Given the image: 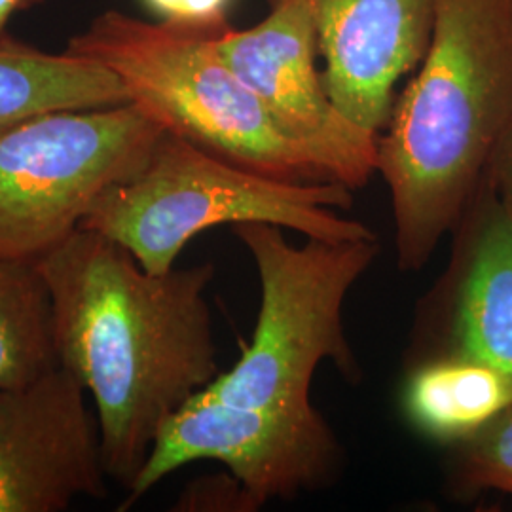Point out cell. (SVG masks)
<instances>
[{"label":"cell","instance_id":"1","mask_svg":"<svg viewBox=\"0 0 512 512\" xmlns=\"http://www.w3.org/2000/svg\"><path fill=\"white\" fill-rule=\"evenodd\" d=\"M37 264L59 366L92 393L105 473L129 486L164 421L220 374L205 298L215 264L150 274L86 228Z\"/></svg>","mask_w":512,"mask_h":512},{"label":"cell","instance_id":"2","mask_svg":"<svg viewBox=\"0 0 512 512\" xmlns=\"http://www.w3.org/2000/svg\"><path fill=\"white\" fill-rule=\"evenodd\" d=\"M511 114L512 0H437L420 69L378 135L401 270H421L456 228Z\"/></svg>","mask_w":512,"mask_h":512},{"label":"cell","instance_id":"3","mask_svg":"<svg viewBox=\"0 0 512 512\" xmlns=\"http://www.w3.org/2000/svg\"><path fill=\"white\" fill-rule=\"evenodd\" d=\"M220 31L147 23L110 10L76 35L67 52L110 69L133 103L217 158L279 181L336 183L220 57L213 44Z\"/></svg>","mask_w":512,"mask_h":512},{"label":"cell","instance_id":"4","mask_svg":"<svg viewBox=\"0 0 512 512\" xmlns=\"http://www.w3.org/2000/svg\"><path fill=\"white\" fill-rule=\"evenodd\" d=\"M351 205L344 184L272 179L165 129L141 167L109 186L80 228L124 245L150 274H165L190 239L220 224L270 222L306 238L376 239L366 224L338 213Z\"/></svg>","mask_w":512,"mask_h":512},{"label":"cell","instance_id":"5","mask_svg":"<svg viewBox=\"0 0 512 512\" xmlns=\"http://www.w3.org/2000/svg\"><path fill=\"white\" fill-rule=\"evenodd\" d=\"M232 232L253 256L260 279L255 334L234 368L196 395L234 406L311 403V380L323 361L353 380L359 365L342 311L378 255L376 239L308 238L294 247L270 222H239Z\"/></svg>","mask_w":512,"mask_h":512},{"label":"cell","instance_id":"6","mask_svg":"<svg viewBox=\"0 0 512 512\" xmlns=\"http://www.w3.org/2000/svg\"><path fill=\"white\" fill-rule=\"evenodd\" d=\"M165 128L129 101L38 114L0 135V256L38 262L101 194L145 162Z\"/></svg>","mask_w":512,"mask_h":512},{"label":"cell","instance_id":"7","mask_svg":"<svg viewBox=\"0 0 512 512\" xmlns=\"http://www.w3.org/2000/svg\"><path fill=\"white\" fill-rule=\"evenodd\" d=\"M202 459L224 463L255 511L270 499H291L329 484L342 448L311 403L234 406L194 395L160 427L120 511L165 476Z\"/></svg>","mask_w":512,"mask_h":512},{"label":"cell","instance_id":"8","mask_svg":"<svg viewBox=\"0 0 512 512\" xmlns=\"http://www.w3.org/2000/svg\"><path fill=\"white\" fill-rule=\"evenodd\" d=\"M220 57L260 97L277 126L310 148L330 177L363 188L378 169V135L351 124L334 107L315 67L319 54L311 0H270V14L213 37Z\"/></svg>","mask_w":512,"mask_h":512},{"label":"cell","instance_id":"9","mask_svg":"<svg viewBox=\"0 0 512 512\" xmlns=\"http://www.w3.org/2000/svg\"><path fill=\"white\" fill-rule=\"evenodd\" d=\"M84 387L57 366L31 384L0 387V512H61L107 494L99 425Z\"/></svg>","mask_w":512,"mask_h":512},{"label":"cell","instance_id":"10","mask_svg":"<svg viewBox=\"0 0 512 512\" xmlns=\"http://www.w3.org/2000/svg\"><path fill=\"white\" fill-rule=\"evenodd\" d=\"M323 84L351 124L380 135L395 84L427 52L437 0H311Z\"/></svg>","mask_w":512,"mask_h":512},{"label":"cell","instance_id":"11","mask_svg":"<svg viewBox=\"0 0 512 512\" xmlns=\"http://www.w3.org/2000/svg\"><path fill=\"white\" fill-rule=\"evenodd\" d=\"M452 232L450 268L429 311L439 338L425 357H463L512 378V207L484 177Z\"/></svg>","mask_w":512,"mask_h":512},{"label":"cell","instance_id":"12","mask_svg":"<svg viewBox=\"0 0 512 512\" xmlns=\"http://www.w3.org/2000/svg\"><path fill=\"white\" fill-rule=\"evenodd\" d=\"M129 101L124 82L97 61L69 52L46 54L8 37L0 40V135L38 114Z\"/></svg>","mask_w":512,"mask_h":512},{"label":"cell","instance_id":"13","mask_svg":"<svg viewBox=\"0 0 512 512\" xmlns=\"http://www.w3.org/2000/svg\"><path fill=\"white\" fill-rule=\"evenodd\" d=\"M403 406L427 439L454 446L512 406V378L463 357H423L408 374Z\"/></svg>","mask_w":512,"mask_h":512},{"label":"cell","instance_id":"14","mask_svg":"<svg viewBox=\"0 0 512 512\" xmlns=\"http://www.w3.org/2000/svg\"><path fill=\"white\" fill-rule=\"evenodd\" d=\"M59 366L54 308L37 262L0 256V387L31 384Z\"/></svg>","mask_w":512,"mask_h":512},{"label":"cell","instance_id":"15","mask_svg":"<svg viewBox=\"0 0 512 512\" xmlns=\"http://www.w3.org/2000/svg\"><path fill=\"white\" fill-rule=\"evenodd\" d=\"M454 446L452 475L458 492L494 490L512 497V406Z\"/></svg>","mask_w":512,"mask_h":512},{"label":"cell","instance_id":"16","mask_svg":"<svg viewBox=\"0 0 512 512\" xmlns=\"http://www.w3.org/2000/svg\"><path fill=\"white\" fill-rule=\"evenodd\" d=\"M148 10L164 23L200 31H220L228 27L232 0H143Z\"/></svg>","mask_w":512,"mask_h":512},{"label":"cell","instance_id":"17","mask_svg":"<svg viewBox=\"0 0 512 512\" xmlns=\"http://www.w3.org/2000/svg\"><path fill=\"white\" fill-rule=\"evenodd\" d=\"M179 509H215V511H253L241 484L232 478H213L207 482H194L179 501Z\"/></svg>","mask_w":512,"mask_h":512},{"label":"cell","instance_id":"18","mask_svg":"<svg viewBox=\"0 0 512 512\" xmlns=\"http://www.w3.org/2000/svg\"><path fill=\"white\" fill-rule=\"evenodd\" d=\"M512 207V114L484 175Z\"/></svg>","mask_w":512,"mask_h":512},{"label":"cell","instance_id":"19","mask_svg":"<svg viewBox=\"0 0 512 512\" xmlns=\"http://www.w3.org/2000/svg\"><path fill=\"white\" fill-rule=\"evenodd\" d=\"M33 0H0V40L6 38L4 35V27L8 23V19L14 16V12H18L21 8L29 6Z\"/></svg>","mask_w":512,"mask_h":512}]
</instances>
